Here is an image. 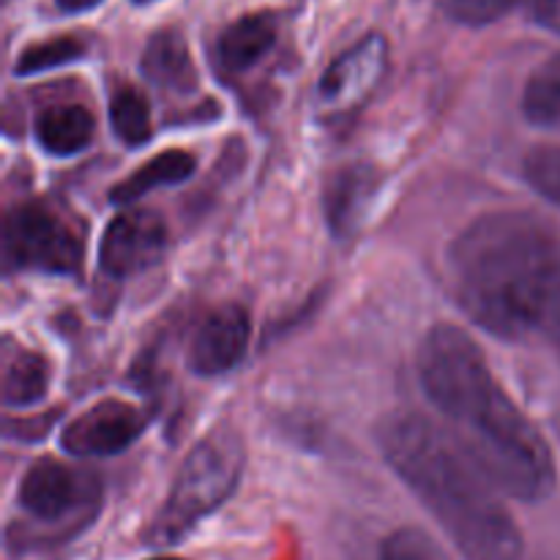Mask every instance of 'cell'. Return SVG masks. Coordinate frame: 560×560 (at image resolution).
I'll use <instances>...</instances> for the list:
<instances>
[{"label":"cell","instance_id":"6da1fadb","mask_svg":"<svg viewBox=\"0 0 560 560\" xmlns=\"http://www.w3.org/2000/svg\"><path fill=\"white\" fill-rule=\"evenodd\" d=\"M419 381L446 419L448 435L506 495L541 501L556 487V465L539 430L498 386L476 339L435 326L419 350Z\"/></svg>","mask_w":560,"mask_h":560},{"label":"cell","instance_id":"7a4b0ae2","mask_svg":"<svg viewBox=\"0 0 560 560\" xmlns=\"http://www.w3.org/2000/svg\"><path fill=\"white\" fill-rule=\"evenodd\" d=\"M459 306L485 331L523 339L547 331L560 310V241L528 213H487L446 255Z\"/></svg>","mask_w":560,"mask_h":560},{"label":"cell","instance_id":"3957f363","mask_svg":"<svg viewBox=\"0 0 560 560\" xmlns=\"http://www.w3.org/2000/svg\"><path fill=\"white\" fill-rule=\"evenodd\" d=\"M381 448L465 560H520L523 534L498 487L446 430L424 416H392L381 427Z\"/></svg>","mask_w":560,"mask_h":560},{"label":"cell","instance_id":"277c9868","mask_svg":"<svg viewBox=\"0 0 560 560\" xmlns=\"http://www.w3.org/2000/svg\"><path fill=\"white\" fill-rule=\"evenodd\" d=\"M244 470V443L230 427H217L189 452L175 474L170 495L151 523L153 545L184 539L202 517L217 512L235 492Z\"/></svg>","mask_w":560,"mask_h":560},{"label":"cell","instance_id":"5b68a950","mask_svg":"<svg viewBox=\"0 0 560 560\" xmlns=\"http://www.w3.org/2000/svg\"><path fill=\"white\" fill-rule=\"evenodd\" d=\"M5 260L22 271L71 273L82 262V241L58 213L38 202L11 208L5 217Z\"/></svg>","mask_w":560,"mask_h":560},{"label":"cell","instance_id":"8992f818","mask_svg":"<svg viewBox=\"0 0 560 560\" xmlns=\"http://www.w3.org/2000/svg\"><path fill=\"white\" fill-rule=\"evenodd\" d=\"M98 481L96 476L77 470L58 459H38L20 485V509L36 523L58 525L66 520H74L88 514L98 503Z\"/></svg>","mask_w":560,"mask_h":560},{"label":"cell","instance_id":"52a82bcc","mask_svg":"<svg viewBox=\"0 0 560 560\" xmlns=\"http://www.w3.org/2000/svg\"><path fill=\"white\" fill-rule=\"evenodd\" d=\"M388 66V42L381 33H370L359 44L339 55L317 82V104L323 113L342 115L359 107L377 88Z\"/></svg>","mask_w":560,"mask_h":560},{"label":"cell","instance_id":"ba28073f","mask_svg":"<svg viewBox=\"0 0 560 560\" xmlns=\"http://www.w3.org/2000/svg\"><path fill=\"white\" fill-rule=\"evenodd\" d=\"M167 246V228L153 211H129L107 224L98 244V262L109 277L124 279L156 266Z\"/></svg>","mask_w":560,"mask_h":560},{"label":"cell","instance_id":"9c48e42d","mask_svg":"<svg viewBox=\"0 0 560 560\" xmlns=\"http://www.w3.org/2000/svg\"><path fill=\"white\" fill-rule=\"evenodd\" d=\"M148 419L140 408L120 399H104L77 416L63 430V448L74 457H113L126 452L145 430Z\"/></svg>","mask_w":560,"mask_h":560},{"label":"cell","instance_id":"30bf717a","mask_svg":"<svg viewBox=\"0 0 560 560\" xmlns=\"http://www.w3.org/2000/svg\"><path fill=\"white\" fill-rule=\"evenodd\" d=\"M252 323L244 306L224 304L202 317L189 345V370L195 375H224L244 359L249 348Z\"/></svg>","mask_w":560,"mask_h":560},{"label":"cell","instance_id":"8fae6325","mask_svg":"<svg viewBox=\"0 0 560 560\" xmlns=\"http://www.w3.org/2000/svg\"><path fill=\"white\" fill-rule=\"evenodd\" d=\"M381 189V173L372 164H348L328 178L323 195L326 224L337 238H348L364 224Z\"/></svg>","mask_w":560,"mask_h":560},{"label":"cell","instance_id":"7c38bea8","mask_svg":"<svg viewBox=\"0 0 560 560\" xmlns=\"http://www.w3.org/2000/svg\"><path fill=\"white\" fill-rule=\"evenodd\" d=\"M140 69L148 82L173 93H191L197 88V69L184 33L162 27L153 33L142 49Z\"/></svg>","mask_w":560,"mask_h":560},{"label":"cell","instance_id":"4fadbf2b","mask_svg":"<svg viewBox=\"0 0 560 560\" xmlns=\"http://www.w3.org/2000/svg\"><path fill=\"white\" fill-rule=\"evenodd\" d=\"M277 44V16L268 11L238 16L217 38V60L230 74L249 71Z\"/></svg>","mask_w":560,"mask_h":560},{"label":"cell","instance_id":"5bb4252c","mask_svg":"<svg viewBox=\"0 0 560 560\" xmlns=\"http://www.w3.org/2000/svg\"><path fill=\"white\" fill-rule=\"evenodd\" d=\"M36 142L52 156H74L85 151L96 135V120L82 104H52L36 115Z\"/></svg>","mask_w":560,"mask_h":560},{"label":"cell","instance_id":"9a60e30c","mask_svg":"<svg viewBox=\"0 0 560 560\" xmlns=\"http://www.w3.org/2000/svg\"><path fill=\"white\" fill-rule=\"evenodd\" d=\"M195 167H197V159L191 156L189 151L170 148V151L153 156L151 162L140 164L129 178L115 184L113 189H109V200L118 202V206H126V202L140 200V197L148 195L151 189L184 184L186 178H191Z\"/></svg>","mask_w":560,"mask_h":560},{"label":"cell","instance_id":"2e32d148","mask_svg":"<svg viewBox=\"0 0 560 560\" xmlns=\"http://www.w3.org/2000/svg\"><path fill=\"white\" fill-rule=\"evenodd\" d=\"M49 364L38 353L20 350L5 361L3 372V405L5 408H31L47 397Z\"/></svg>","mask_w":560,"mask_h":560},{"label":"cell","instance_id":"e0dca14e","mask_svg":"<svg viewBox=\"0 0 560 560\" xmlns=\"http://www.w3.org/2000/svg\"><path fill=\"white\" fill-rule=\"evenodd\" d=\"M523 115L534 126L560 131V52L530 74L523 93Z\"/></svg>","mask_w":560,"mask_h":560},{"label":"cell","instance_id":"ac0fdd59","mask_svg":"<svg viewBox=\"0 0 560 560\" xmlns=\"http://www.w3.org/2000/svg\"><path fill=\"white\" fill-rule=\"evenodd\" d=\"M109 124H113L115 137L124 145L137 148L151 140V107L148 98L135 88H120L109 102Z\"/></svg>","mask_w":560,"mask_h":560},{"label":"cell","instance_id":"d6986e66","mask_svg":"<svg viewBox=\"0 0 560 560\" xmlns=\"http://www.w3.org/2000/svg\"><path fill=\"white\" fill-rule=\"evenodd\" d=\"M85 55V47H82L80 38L74 36H55L47 38V42L31 44L25 52L16 58L14 71L20 77H31V74H42V71H52L58 66L74 63Z\"/></svg>","mask_w":560,"mask_h":560},{"label":"cell","instance_id":"ffe728a7","mask_svg":"<svg viewBox=\"0 0 560 560\" xmlns=\"http://www.w3.org/2000/svg\"><path fill=\"white\" fill-rule=\"evenodd\" d=\"M525 180L539 191L545 200L560 206V148H536L523 164Z\"/></svg>","mask_w":560,"mask_h":560},{"label":"cell","instance_id":"44dd1931","mask_svg":"<svg viewBox=\"0 0 560 560\" xmlns=\"http://www.w3.org/2000/svg\"><path fill=\"white\" fill-rule=\"evenodd\" d=\"M377 560H446V556L424 530L399 528L383 541Z\"/></svg>","mask_w":560,"mask_h":560},{"label":"cell","instance_id":"7402d4cb","mask_svg":"<svg viewBox=\"0 0 560 560\" xmlns=\"http://www.w3.org/2000/svg\"><path fill=\"white\" fill-rule=\"evenodd\" d=\"M523 3L525 0H443V11H446L454 22L479 27L512 14V11Z\"/></svg>","mask_w":560,"mask_h":560},{"label":"cell","instance_id":"603a6c76","mask_svg":"<svg viewBox=\"0 0 560 560\" xmlns=\"http://www.w3.org/2000/svg\"><path fill=\"white\" fill-rule=\"evenodd\" d=\"M530 16L547 31L560 33V0H530Z\"/></svg>","mask_w":560,"mask_h":560},{"label":"cell","instance_id":"cb8c5ba5","mask_svg":"<svg viewBox=\"0 0 560 560\" xmlns=\"http://www.w3.org/2000/svg\"><path fill=\"white\" fill-rule=\"evenodd\" d=\"M55 3H58V9L66 11V14H82V11L96 9L104 0H55Z\"/></svg>","mask_w":560,"mask_h":560},{"label":"cell","instance_id":"d4e9b609","mask_svg":"<svg viewBox=\"0 0 560 560\" xmlns=\"http://www.w3.org/2000/svg\"><path fill=\"white\" fill-rule=\"evenodd\" d=\"M547 334H550V337L556 339V345H558V350H560V310H558V315L552 317V323H550V328H547Z\"/></svg>","mask_w":560,"mask_h":560},{"label":"cell","instance_id":"484cf974","mask_svg":"<svg viewBox=\"0 0 560 560\" xmlns=\"http://www.w3.org/2000/svg\"><path fill=\"white\" fill-rule=\"evenodd\" d=\"M131 3H137V5H148V3H153V0H131Z\"/></svg>","mask_w":560,"mask_h":560},{"label":"cell","instance_id":"4316f807","mask_svg":"<svg viewBox=\"0 0 560 560\" xmlns=\"http://www.w3.org/2000/svg\"><path fill=\"white\" fill-rule=\"evenodd\" d=\"M156 560H178V558H156Z\"/></svg>","mask_w":560,"mask_h":560}]
</instances>
